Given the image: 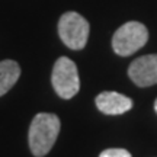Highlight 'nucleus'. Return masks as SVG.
Here are the masks:
<instances>
[{
	"label": "nucleus",
	"mask_w": 157,
	"mask_h": 157,
	"mask_svg": "<svg viewBox=\"0 0 157 157\" xmlns=\"http://www.w3.org/2000/svg\"><path fill=\"white\" fill-rule=\"evenodd\" d=\"M21 76V66L13 60L0 61V96L6 95L16 84Z\"/></svg>",
	"instance_id": "7"
},
{
	"label": "nucleus",
	"mask_w": 157,
	"mask_h": 157,
	"mask_svg": "<svg viewBox=\"0 0 157 157\" xmlns=\"http://www.w3.org/2000/svg\"><path fill=\"white\" fill-rule=\"evenodd\" d=\"M96 108L105 115H121L132 108V101L128 96L117 92H102L95 99Z\"/></svg>",
	"instance_id": "6"
},
{
	"label": "nucleus",
	"mask_w": 157,
	"mask_h": 157,
	"mask_svg": "<svg viewBox=\"0 0 157 157\" xmlns=\"http://www.w3.org/2000/svg\"><path fill=\"white\" fill-rule=\"evenodd\" d=\"M89 22L77 12H67L58 21V35L70 50H82L89 38Z\"/></svg>",
	"instance_id": "4"
},
{
	"label": "nucleus",
	"mask_w": 157,
	"mask_h": 157,
	"mask_svg": "<svg viewBox=\"0 0 157 157\" xmlns=\"http://www.w3.org/2000/svg\"><path fill=\"white\" fill-rule=\"evenodd\" d=\"M60 128L61 122L56 113L39 112L35 115L28 132L29 148L35 157H44L50 153L60 134Z\"/></svg>",
	"instance_id": "1"
},
{
	"label": "nucleus",
	"mask_w": 157,
	"mask_h": 157,
	"mask_svg": "<svg viewBox=\"0 0 157 157\" xmlns=\"http://www.w3.org/2000/svg\"><path fill=\"white\" fill-rule=\"evenodd\" d=\"M51 83L61 99H71L80 89L77 66L67 57H60L52 67Z\"/></svg>",
	"instance_id": "3"
},
{
	"label": "nucleus",
	"mask_w": 157,
	"mask_h": 157,
	"mask_svg": "<svg viewBox=\"0 0 157 157\" xmlns=\"http://www.w3.org/2000/svg\"><path fill=\"white\" fill-rule=\"evenodd\" d=\"M154 111H156V112H157V99H156V101H154Z\"/></svg>",
	"instance_id": "9"
},
{
	"label": "nucleus",
	"mask_w": 157,
	"mask_h": 157,
	"mask_svg": "<svg viewBox=\"0 0 157 157\" xmlns=\"http://www.w3.org/2000/svg\"><path fill=\"white\" fill-rule=\"evenodd\" d=\"M148 41V31L140 22H127L112 36V48L118 56L128 57L143 48Z\"/></svg>",
	"instance_id": "2"
},
{
	"label": "nucleus",
	"mask_w": 157,
	"mask_h": 157,
	"mask_svg": "<svg viewBox=\"0 0 157 157\" xmlns=\"http://www.w3.org/2000/svg\"><path fill=\"white\" fill-rule=\"evenodd\" d=\"M99 157H132L125 148H106L99 154Z\"/></svg>",
	"instance_id": "8"
},
{
	"label": "nucleus",
	"mask_w": 157,
	"mask_h": 157,
	"mask_svg": "<svg viewBox=\"0 0 157 157\" xmlns=\"http://www.w3.org/2000/svg\"><path fill=\"white\" fill-rule=\"evenodd\" d=\"M128 76L138 87H148L157 83V54L135 58L129 64Z\"/></svg>",
	"instance_id": "5"
}]
</instances>
